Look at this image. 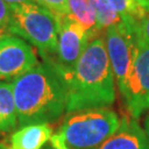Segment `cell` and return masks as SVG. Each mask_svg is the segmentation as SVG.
Returning a JSON list of instances; mask_svg holds the SVG:
<instances>
[{"mask_svg":"<svg viewBox=\"0 0 149 149\" xmlns=\"http://www.w3.org/2000/svg\"><path fill=\"white\" fill-rule=\"evenodd\" d=\"M145 132L147 134V136H148L149 138V114L147 115V117L145 119Z\"/></svg>","mask_w":149,"mask_h":149,"instance_id":"obj_21","label":"cell"},{"mask_svg":"<svg viewBox=\"0 0 149 149\" xmlns=\"http://www.w3.org/2000/svg\"><path fill=\"white\" fill-rule=\"evenodd\" d=\"M135 1H136L137 5L148 15L149 13V0H135Z\"/></svg>","mask_w":149,"mask_h":149,"instance_id":"obj_19","label":"cell"},{"mask_svg":"<svg viewBox=\"0 0 149 149\" xmlns=\"http://www.w3.org/2000/svg\"><path fill=\"white\" fill-rule=\"evenodd\" d=\"M18 125L58 120L66 109L68 88L58 68L49 61L11 81Z\"/></svg>","mask_w":149,"mask_h":149,"instance_id":"obj_1","label":"cell"},{"mask_svg":"<svg viewBox=\"0 0 149 149\" xmlns=\"http://www.w3.org/2000/svg\"><path fill=\"white\" fill-rule=\"evenodd\" d=\"M94 149H149V138L137 118L127 115L115 133Z\"/></svg>","mask_w":149,"mask_h":149,"instance_id":"obj_9","label":"cell"},{"mask_svg":"<svg viewBox=\"0 0 149 149\" xmlns=\"http://www.w3.org/2000/svg\"><path fill=\"white\" fill-rule=\"evenodd\" d=\"M9 6L12 5H21V3H27V2H37V0H5Z\"/></svg>","mask_w":149,"mask_h":149,"instance_id":"obj_20","label":"cell"},{"mask_svg":"<svg viewBox=\"0 0 149 149\" xmlns=\"http://www.w3.org/2000/svg\"><path fill=\"white\" fill-rule=\"evenodd\" d=\"M119 123L108 107L87 108L70 113L56 134L71 149H94L115 133Z\"/></svg>","mask_w":149,"mask_h":149,"instance_id":"obj_4","label":"cell"},{"mask_svg":"<svg viewBox=\"0 0 149 149\" xmlns=\"http://www.w3.org/2000/svg\"><path fill=\"white\" fill-rule=\"evenodd\" d=\"M38 63L34 50L23 39L11 33L0 39V81H13Z\"/></svg>","mask_w":149,"mask_h":149,"instance_id":"obj_8","label":"cell"},{"mask_svg":"<svg viewBox=\"0 0 149 149\" xmlns=\"http://www.w3.org/2000/svg\"><path fill=\"white\" fill-rule=\"evenodd\" d=\"M104 41L113 74L123 96L138 49L137 26L126 22L113 26L104 33Z\"/></svg>","mask_w":149,"mask_h":149,"instance_id":"obj_5","label":"cell"},{"mask_svg":"<svg viewBox=\"0 0 149 149\" xmlns=\"http://www.w3.org/2000/svg\"><path fill=\"white\" fill-rule=\"evenodd\" d=\"M37 2L58 16H68V0H37Z\"/></svg>","mask_w":149,"mask_h":149,"instance_id":"obj_15","label":"cell"},{"mask_svg":"<svg viewBox=\"0 0 149 149\" xmlns=\"http://www.w3.org/2000/svg\"><path fill=\"white\" fill-rule=\"evenodd\" d=\"M53 136L49 123H36L22 126L11 135L10 149H42Z\"/></svg>","mask_w":149,"mask_h":149,"instance_id":"obj_10","label":"cell"},{"mask_svg":"<svg viewBox=\"0 0 149 149\" xmlns=\"http://www.w3.org/2000/svg\"><path fill=\"white\" fill-rule=\"evenodd\" d=\"M50 145L53 147L54 149H71L69 146L63 141V139L61 138L59 134H54L53 136L50 139Z\"/></svg>","mask_w":149,"mask_h":149,"instance_id":"obj_18","label":"cell"},{"mask_svg":"<svg viewBox=\"0 0 149 149\" xmlns=\"http://www.w3.org/2000/svg\"><path fill=\"white\" fill-rule=\"evenodd\" d=\"M137 32L140 40L149 44V13L143 18L137 26Z\"/></svg>","mask_w":149,"mask_h":149,"instance_id":"obj_16","label":"cell"},{"mask_svg":"<svg viewBox=\"0 0 149 149\" xmlns=\"http://www.w3.org/2000/svg\"><path fill=\"white\" fill-rule=\"evenodd\" d=\"M68 100L65 112L108 107L116 98L115 77L104 37L91 40L74 69L65 79Z\"/></svg>","mask_w":149,"mask_h":149,"instance_id":"obj_2","label":"cell"},{"mask_svg":"<svg viewBox=\"0 0 149 149\" xmlns=\"http://www.w3.org/2000/svg\"><path fill=\"white\" fill-rule=\"evenodd\" d=\"M95 11L97 29L102 36L108 28L124 22L123 18L107 0H88Z\"/></svg>","mask_w":149,"mask_h":149,"instance_id":"obj_13","label":"cell"},{"mask_svg":"<svg viewBox=\"0 0 149 149\" xmlns=\"http://www.w3.org/2000/svg\"><path fill=\"white\" fill-rule=\"evenodd\" d=\"M0 149H10L9 148V146L5 143H2V141H0Z\"/></svg>","mask_w":149,"mask_h":149,"instance_id":"obj_23","label":"cell"},{"mask_svg":"<svg viewBox=\"0 0 149 149\" xmlns=\"http://www.w3.org/2000/svg\"><path fill=\"white\" fill-rule=\"evenodd\" d=\"M8 31L39 50L42 59L53 60L59 38V16L38 2L10 6Z\"/></svg>","mask_w":149,"mask_h":149,"instance_id":"obj_3","label":"cell"},{"mask_svg":"<svg viewBox=\"0 0 149 149\" xmlns=\"http://www.w3.org/2000/svg\"><path fill=\"white\" fill-rule=\"evenodd\" d=\"M0 83H1V82H0Z\"/></svg>","mask_w":149,"mask_h":149,"instance_id":"obj_24","label":"cell"},{"mask_svg":"<svg viewBox=\"0 0 149 149\" xmlns=\"http://www.w3.org/2000/svg\"><path fill=\"white\" fill-rule=\"evenodd\" d=\"M18 126V116L11 83H0V134L9 133Z\"/></svg>","mask_w":149,"mask_h":149,"instance_id":"obj_12","label":"cell"},{"mask_svg":"<svg viewBox=\"0 0 149 149\" xmlns=\"http://www.w3.org/2000/svg\"><path fill=\"white\" fill-rule=\"evenodd\" d=\"M68 17L85 29L91 40L103 37L98 32L95 11L88 0H68Z\"/></svg>","mask_w":149,"mask_h":149,"instance_id":"obj_11","label":"cell"},{"mask_svg":"<svg viewBox=\"0 0 149 149\" xmlns=\"http://www.w3.org/2000/svg\"><path fill=\"white\" fill-rule=\"evenodd\" d=\"M114 9L123 18L124 22L132 26H138V23L147 13L145 12L135 0H107Z\"/></svg>","mask_w":149,"mask_h":149,"instance_id":"obj_14","label":"cell"},{"mask_svg":"<svg viewBox=\"0 0 149 149\" xmlns=\"http://www.w3.org/2000/svg\"><path fill=\"white\" fill-rule=\"evenodd\" d=\"M7 33H9V31H8V28L0 27V39L3 37V36H6Z\"/></svg>","mask_w":149,"mask_h":149,"instance_id":"obj_22","label":"cell"},{"mask_svg":"<svg viewBox=\"0 0 149 149\" xmlns=\"http://www.w3.org/2000/svg\"><path fill=\"white\" fill-rule=\"evenodd\" d=\"M130 116L138 119L149 109V44L138 37V49L123 94Z\"/></svg>","mask_w":149,"mask_h":149,"instance_id":"obj_6","label":"cell"},{"mask_svg":"<svg viewBox=\"0 0 149 149\" xmlns=\"http://www.w3.org/2000/svg\"><path fill=\"white\" fill-rule=\"evenodd\" d=\"M10 16V6L5 0H0V27L8 28Z\"/></svg>","mask_w":149,"mask_h":149,"instance_id":"obj_17","label":"cell"},{"mask_svg":"<svg viewBox=\"0 0 149 149\" xmlns=\"http://www.w3.org/2000/svg\"><path fill=\"white\" fill-rule=\"evenodd\" d=\"M59 38L54 59L43 60L54 64L65 79L85 51L91 38L84 28L68 16H59Z\"/></svg>","mask_w":149,"mask_h":149,"instance_id":"obj_7","label":"cell"}]
</instances>
